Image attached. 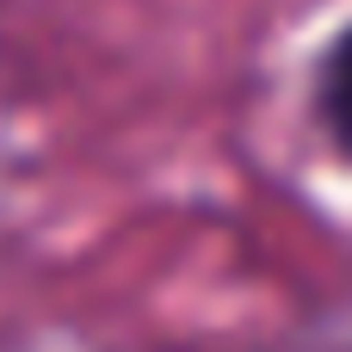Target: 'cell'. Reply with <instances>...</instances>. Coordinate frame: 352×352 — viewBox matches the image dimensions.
<instances>
[{"mask_svg":"<svg viewBox=\"0 0 352 352\" xmlns=\"http://www.w3.org/2000/svg\"><path fill=\"white\" fill-rule=\"evenodd\" d=\"M316 111L328 124V136L352 155V31H340L316 68Z\"/></svg>","mask_w":352,"mask_h":352,"instance_id":"1","label":"cell"}]
</instances>
